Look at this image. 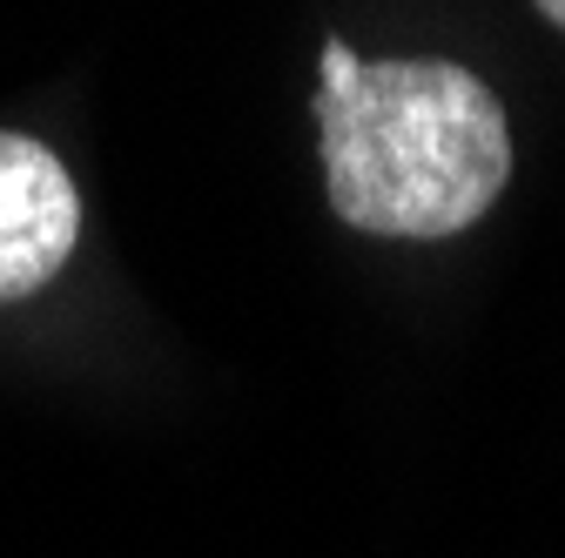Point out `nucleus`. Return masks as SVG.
I'll return each instance as SVG.
<instances>
[{
  "label": "nucleus",
  "mask_w": 565,
  "mask_h": 558,
  "mask_svg": "<svg viewBox=\"0 0 565 558\" xmlns=\"http://www.w3.org/2000/svg\"><path fill=\"white\" fill-rule=\"evenodd\" d=\"M317 128L330 208L364 236H458L512 182L505 108L458 61H358L323 41Z\"/></svg>",
  "instance_id": "obj_1"
},
{
  "label": "nucleus",
  "mask_w": 565,
  "mask_h": 558,
  "mask_svg": "<svg viewBox=\"0 0 565 558\" xmlns=\"http://www.w3.org/2000/svg\"><path fill=\"white\" fill-rule=\"evenodd\" d=\"M82 236V195L67 182L61 155L0 135V303L47 290Z\"/></svg>",
  "instance_id": "obj_2"
},
{
  "label": "nucleus",
  "mask_w": 565,
  "mask_h": 558,
  "mask_svg": "<svg viewBox=\"0 0 565 558\" xmlns=\"http://www.w3.org/2000/svg\"><path fill=\"white\" fill-rule=\"evenodd\" d=\"M539 14H545L552 28H565V0H539Z\"/></svg>",
  "instance_id": "obj_3"
}]
</instances>
